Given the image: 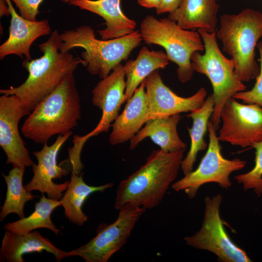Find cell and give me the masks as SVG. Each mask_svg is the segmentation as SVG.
Listing matches in <instances>:
<instances>
[{"label": "cell", "mask_w": 262, "mask_h": 262, "mask_svg": "<svg viewBox=\"0 0 262 262\" xmlns=\"http://www.w3.org/2000/svg\"><path fill=\"white\" fill-rule=\"evenodd\" d=\"M62 42L57 30L51 32L48 39L38 46L43 55L23 61L22 66L28 72L25 81L17 87L1 89L0 93L17 96L30 112L33 110L82 63L69 51H60Z\"/></svg>", "instance_id": "1"}, {"label": "cell", "mask_w": 262, "mask_h": 262, "mask_svg": "<svg viewBox=\"0 0 262 262\" xmlns=\"http://www.w3.org/2000/svg\"><path fill=\"white\" fill-rule=\"evenodd\" d=\"M185 150H152L143 165L120 181L115 208L119 210L128 204L146 209L157 206L177 177Z\"/></svg>", "instance_id": "2"}, {"label": "cell", "mask_w": 262, "mask_h": 262, "mask_svg": "<svg viewBox=\"0 0 262 262\" xmlns=\"http://www.w3.org/2000/svg\"><path fill=\"white\" fill-rule=\"evenodd\" d=\"M81 117V100L73 74L31 112L21 131L27 139L44 144L53 135L71 131Z\"/></svg>", "instance_id": "3"}, {"label": "cell", "mask_w": 262, "mask_h": 262, "mask_svg": "<svg viewBox=\"0 0 262 262\" xmlns=\"http://www.w3.org/2000/svg\"><path fill=\"white\" fill-rule=\"evenodd\" d=\"M219 20L216 37L223 51L233 60L236 76L242 82L256 79L260 68L255 49L262 37V13L246 8L237 14H223Z\"/></svg>", "instance_id": "4"}, {"label": "cell", "mask_w": 262, "mask_h": 262, "mask_svg": "<svg viewBox=\"0 0 262 262\" xmlns=\"http://www.w3.org/2000/svg\"><path fill=\"white\" fill-rule=\"evenodd\" d=\"M60 38L63 42L60 51H69L75 48L84 49L81 53L82 65L90 74L98 75L101 79L108 76L122 61L127 60L143 40L138 30L120 38L99 40L89 25L66 30L60 34Z\"/></svg>", "instance_id": "5"}, {"label": "cell", "mask_w": 262, "mask_h": 262, "mask_svg": "<svg viewBox=\"0 0 262 262\" xmlns=\"http://www.w3.org/2000/svg\"><path fill=\"white\" fill-rule=\"evenodd\" d=\"M197 32L204 44V53L194 52L191 56V65L194 71L206 76L212 84L214 105L210 119L217 129L226 102L246 87L235 73L233 60L225 57L220 50L215 32L210 33L201 29Z\"/></svg>", "instance_id": "6"}, {"label": "cell", "mask_w": 262, "mask_h": 262, "mask_svg": "<svg viewBox=\"0 0 262 262\" xmlns=\"http://www.w3.org/2000/svg\"><path fill=\"white\" fill-rule=\"evenodd\" d=\"M140 32L147 45H157L164 49L169 61L178 66L177 74L181 82L192 79L194 71L191 56L196 51L204 50L198 32L182 29L167 17L157 19L149 15L141 22Z\"/></svg>", "instance_id": "7"}, {"label": "cell", "mask_w": 262, "mask_h": 262, "mask_svg": "<svg viewBox=\"0 0 262 262\" xmlns=\"http://www.w3.org/2000/svg\"><path fill=\"white\" fill-rule=\"evenodd\" d=\"M208 130L209 145L198 167L171 185L176 192L184 191L190 199L195 197L202 185L208 183H216L223 189H229L232 185L230 174L246 165L245 160L238 158L229 160L223 156L216 128L211 120L208 124Z\"/></svg>", "instance_id": "8"}, {"label": "cell", "mask_w": 262, "mask_h": 262, "mask_svg": "<svg viewBox=\"0 0 262 262\" xmlns=\"http://www.w3.org/2000/svg\"><path fill=\"white\" fill-rule=\"evenodd\" d=\"M222 196L218 194L204 198L202 226L194 235L186 236V244L213 253L221 262H250L246 252L231 240L224 227L220 214Z\"/></svg>", "instance_id": "9"}, {"label": "cell", "mask_w": 262, "mask_h": 262, "mask_svg": "<svg viewBox=\"0 0 262 262\" xmlns=\"http://www.w3.org/2000/svg\"><path fill=\"white\" fill-rule=\"evenodd\" d=\"M146 210L130 204L124 206L118 210L114 222L99 226L96 236L81 247L67 252L68 256H79L86 262H107L126 243Z\"/></svg>", "instance_id": "10"}, {"label": "cell", "mask_w": 262, "mask_h": 262, "mask_svg": "<svg viewBox=\"0 0 262 262\" xmlns=\"http://www.w3.org/2000/svg\"><path fill=\"white\" fill-rule=\"evenodd\" d=\"M222 125L217 135L219 141L242 148L262 141V107L242 104L232 97L220 114Z\"/></svg>", "instance_id": "11"}, {"label": "cell", "mask_w": 262, "mask_h": 262, "mask_svg": "<svg viewBox=\"0 0 262 262\" xmlns=\"http://www.w3.org/2000/svg\"><path fill=\"white\" fill-rule=\"evenodd\" d=\"M30 113L17 96L2 95L0 97V146L7 156L6 164L13 167L34 164L18 131L20 120Z\"/></svg>", "instance_id": "12"}, {"label": "cell", "mask_w": 262, "mask_h": 262, "mask_svg": "<svg viewBox=\"0 0 262 262\" xmlns=\"http://www.w3.org/2000/svg\"><path fill=\"white\" fill-rule=\"evenodd\" d=\"M72 134V131L64 135H58L55 141L50 146L47 143L43 144L39 151H34L37 164L32 166L33 176L32 180L24 186L28 191H39L46 193L48 197L60 200L63 196V192L67 189L69 181L56 184L53 179H61L69 173V170L57 164V157L63 145Z\"/></svg>", "instance_id": "13"}, {"label": "cell", "mask_w": 262, "mask_h": 262, "mask_svg": "<svg viewBox=\"0 0 262 262\" xmlns=\"http://www.w3.org/2000/svg\"><path fill=\"white\" fill-rule=\"evenodd\" d=\"M145 80L149 119L191 112L200 107L206 99L207 91L204 87L189 97L177 95L164 83L158 70Z\"/></svg>", "instance_id": "14"}, {"label": "cell", "mask_w": 262, "mask_h": 262, "mask_svg": "<svg viewBox=\"0 0 262 262\" xmlns=\"http://www.w3.org/2000/svg\"><path fill=\"white\" fill-rule=\"evenodd\" d=\"M125 68L120 63L98 82L92 90V103L101 111L102 115L97 126L82 136L84 140L86 141L91 137L108 131L112 122L119 115L122 104L125 102Z\"/></svg>", "instance_id": "15"}, {"label": "cell", "mask_w": 262, "mask_h": 262, "mask_svg": "<svg viewBox=\"0 0 262 262\" xmlns=\"http://www.w3.org/2000/svg\"><path fill=\"white\" fill-rule=\"evenodd\" d=\"M11 18L8 38L0 46V59L10 54L32 60L31 46L38 38L51 34V27L47 19L31 21L19 15L11 0H6Z\"/></svg>", "instance_id": "16"}, {"label": "cell", "mask_w": 262, "mask_h": 262, "mask_svg": "<svg viewBox=\"0 0 262 262\" xmlns=\"http://www.w3.org/2000/svg\"><path fill=\"white\" fill-rule=\"evenodd\" d=\"M148 119L144 80L126 101L124 110L111 124L109 143L115 145L131 140Z\"/></svg>", "instance_id": "17"}, {"label": "cell", "mask_w": 262, "mask_h": 262, "mask_svg": "<svg viewBox=\"0 0 262 262\" xmlns=\"http://www.w3.org/2000/svg\"><path fill=\"white\" fill-rule=\"evenodd\" d=\"M45 250L52 254L57 262L68 257L67 252L56 247L49 239L37 231L18 233L5 230L0 249V261L24 262V254Z\"/></svg>", "instance_id": "18"}, {"label": "cell", "mask_w": 262, "mask_h": 262, "mask_svg": "<svg viewBox=\"0 0 262 262\" xmlns=\"http://www.w3.org/2000/svg\"><path fill=\"white\" fill-rule=\"evenodd\" d=\"M69 4L97 14L104 19L106 28L98 31L101 39L120 38L135 31L136 23L124 14L120 0H72Z\"/></svg>", "instance_id": "19"}, {"label": "cell", "mask_w": 262, "mask_h": 262, "mask_svg": "<svg viewBox=\"0 0 262 262\" xmlns=\"http://www.w3.org/2000/svg\"><path fill=\"white\" fill-rule=\"evenodd\" d=\"M180 119V114H177L148 119L130 140V149H134L142 140L149 137L164 152L185 150L187 145L180 139L177 131V125Z\"/></svg>", "instance_id": "20"}, {"label": "cell", "mask_w": 262, "mask_h": 262, "mask_svg": "<svg viewBox=\"0 0 262 262\" xmlns=\"http://www.w3.org/2000/svg\"><path fill=\"white\" fill-rule=\"evenodd\" d=\"M219 6L217 0H182L180 6L167 17L182 29H201L215 32Z\"/></svg>", "instance_id": "21"}, {"label": "cell", "mask_w": 262, "mask_h": 262, "mask_svg": "<svg viewBox=\"0 0 262 262\" xmlns=\"http://www.w3.org/2000/svg\"><path fill=\"white\" fill-rule=\"evenodd\" d=\"M168 63L166 54L163 51L149 50L143 47L135 60H128L124 65L126 78L125 102L151 73L164 68Z\"/></svg>", "instance_id": "22"}, {"label": "cell", "mask_w": 262, "mask_h": 262, "mask_svg": "<svg viewBox=\"0 0 262 262\" xmlns=\"http://www.w3.org/2000/svg\"><path fill=\"white\" fill-rule=\"evenodd\" d=\"M83 174H71L68 188L60 200L66 218L78 226L83 225L87 221L88 216L82 212V206L88 196L94 192H103L113 186V183L89 185L84 182Z\"/></svg>", "instance_id": "23"}, {"label": "cell", "mask_w": 262, "mask_h": 262, "mask_svg": "<svg viewBox=\"0 0 262 262\" xmlns=\"http://www.w3.org/2000/svg\"><path fill=\"white\" fill-rule=\"evenodd\" d=\"M214 105L213 96L211 94L206 98L200 107L186 115V116L192 119L193 124L191 128H188L191 138L190 148L181 164L180 169L184 175L193 170L198 153L205 150L208 147L204 136L208 129L209 119L214 110Z\"/></svg>", "instance_id": "24"}, {"label": "cell", "mask_w": 262, "mask_h": 262, "mask_svg": "<svg viewBox=\"0 0 262 262\" xmlns=\"http://www.w3.org/2000/svg\"><path fill=\"white\" fill-rule=\"evenodd\" d=\"M62 206L60 200L47 198L44 194L36 203L34 212L29 216L5 224L3 228L18 233H26L39 228H46L58 235L61 229L52 223L50 215L54 210Z\"/></svg>", "instance_id": "25"}, {"label": "cell", "mask_w": 262, "mask_h": 262, "mask_svg": "<svg viewBox=\"0 0 262 262\" xmlns=\"http://www.w3.org/2000/svg\"><path fill=\"white\" fill-rule=\"evenodd\" d=\"M25 169V167H13L7 175L2 173L7 184V193L3 205L1 207V222L10 213H16L20 218L25 217L24 206L27 202L34 197L23 185Z\"/></svg>", "instance_id": "26"}, {"label": "cell", "mask_w": 262, "mask_h": 262, "mask_svg": "<svg viewBox=\"0 0 262 262\" xmlns=\"http://www.w3.org/2000/svg\"><path fill=\"white\" fill-rule=\"evenodd\" d=\"M255 165L249 171L238 175L234 179L242 184L245 191L253 189L258 196L262 195V141L254 144Z\"/></svg>", "instance_id": "27"}, {"label": "cell", "mask_w": 262, "mask_h": 262, "mask_svg": "<svg viewBox=\"0 0 262 262\" xmlns=\"http://www.w3.org/2000/svg\"><path fill=\"white\" fill-rule=\"evenodd\" d=\"M259 52L260 73L256 78L253 87L250 90L241 91L234 95L233 98L241 100L245 103L256 104L262 107V42L257 44Z\"/></svg>", "instance_id": "28"}, {"label": "cell", "mask_w": 262, "mask_h": 262, "mask_svg": "<svg viewBox=\"0 0 262 262\" xmlns=\"http://www.w3.org/2000/svg\"><path fill=\"white\" fill-rule=\"evenodd\" d=\"M18 9L20 16L29 20L36 21L38 8L43 0H11Z\"/></svg>", "instance_id": "29"}, {"label": "cell", "mask_w": 262, "mask_h": 262, "mask_svg": "<svg viewBox=\"0 0 262 262\" xmlns=\"http://www.w3.org/2000/svg\"><path fill=\"white\" fill-rule=\"evenodd\" d=\"M182 0H162L159 7L156 8L158 15L168 13H172L180 6Z\"/></svg>", "instance_id": "30"}, {"label": "cell", "mask_w": 262, "mask_h": 262, "mask_svg": "<svg viewBox=\"0 0 262 262\" xmlns=\"http://www.w3.org/2000/svg\"><path fill=\"white\" fill-rule=\"evenodd\" d=\"M162 0H137L138 3L141 6L147 8H157L159 6Z\"/></svg>", "instance_id": "31"}, {"label": "cell", "mask_w": 262, "mask_h": 262, "mask_svg": "<svg viewBox=\"0 0 262 262\" xmlns=\"http://www.w3.org/2000/svg\"><path fill=\"white\" fill-rule=\"evenodd\" d=\"M9 6L6 0H0V16L10 15Z\"/></svg>", "instance_id": "32"}, {"label": "cell", "mask_w": 262, "mask_h": 262, "mask_svg": "<svg viewBox=\"0 0 262 262\" xmlns=\"http://www.w3.org/2000/svg\"><path fill=\"white\" fill-rule=\"evenodd\" d=\"M63 2L66 3H69L70 1L72 0H59Z\"/></svg>", "instance_id": "33"}]
</instances>
